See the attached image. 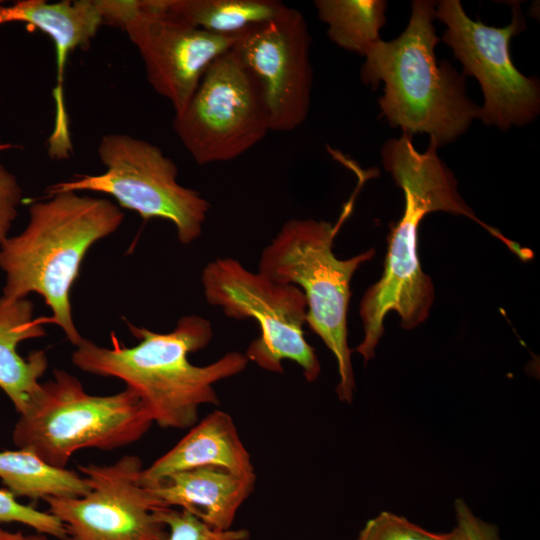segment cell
<instances>
[{"mask_svg": "<svg viewBox=\"0 0 540 540\" xmlns=\"http://www.w3.org/2000/svg\"><path fill=\"white\" fill-rule=\"evenodd\" d=\"M0 479L15 497H82L90 491L85 477L55 468L26 449L0 451Z\"/></svg>", "mask_w": 540, "mask_h": 540, "instance_id": "cell-19", "label": "cell"}, {"mask_svg": "<svg viewBox=\"0 0 540 540\" xmlns=\"http://www.w3.org/2000/svg\"><path fill=\"white\" fill-rule=\"evenodd\" d=\"M435 7L434 1L414 0L405 30L365 53L360 78L373 90L384 83L378 102L390 126L410 136L427 133L443 145L467 131L479 106L468 98L464 76L436 58L441 39L433 24Z\"/></svg>", "mask_w": 540, "mask_h": 540, "instance_id": "cell-4", "label": "cell"}, {"mask_svg": "<svg viewBox=\"0 0 540 540\" xmlns=\"http://www.w3.org/2000/svg\"><path fill=\"white\" fill-rule=\"evenodd\" d=\"M156 10L168 13L196 28L220 36L237 37L266 23L288 6L275 0H145Z\"/></svg>", "mask_w": 540, "mask_h": 540, "instance_id": "cell-18", "label": "cell"}, {"mask_svg": "<svg viewBox=\"0 0 540 540\" xmlns=\"http://www.w3.org/2000/svg\"><path fill=\"white\" fill-rule=\"evenodd\" d=\"M311 43L303 14L288 7L276 18L240 34L232 47L258 84L270 131L291 132L308 116L313 86Z\"/></svg>", "mask_w": 540, "mask_h": 540, "instance_id": "cell-13", "label": "cell"}, {"mask_svg": "<svg viewBox=\"0 0 540 540\" xmlns=\"http://www.w3.org/2000/svg\"><path fill=\"white\" fill-rule=\"evenodd\" d=\"M205 466L238 475H255L250 453L232 416L219 409L193 425L177 444L144 468L139 483L151 487L171 474Z\"/></svg>", "mask_w": 540, "mask_h": 540, "instance_id": "cell-16", "label": "cell"}, {"mask_svg": "<svg viewBox=\"0 0 540 540\" xmlns=\"http://www.w3.org/2000/svg\"><path fill=\"white\" fill-rule=\"evenodd\" d=\"M142 460L124 455L110 465H78L90 491L82 497H46L48 512L65 526V540H167L157 509L140 485Z\"/></svg>", "mask_w": 540, "mask_h": 540, "instance_id": "cell-12", "label": "cell"}, {"mask_svg": "<svg viewBox=\"0 0 540 540\" xmlns=\"http://www.w3.org/2000/svg\"><path fill=\"white\" fill-rule=\"evenodd\" d=\"M207 302L235 319L251 318L260 335L248 346L245 356L260 368L282 373V361L295 362L308 382L321 373L314 348L306 341L307 303L295 285L275 282L262 273L251 272L232 258L215 259L202 272Z\"/></svg>", "mask_w": 540, "mask_h": 540, "instance_id": "cell-8", "label": "cell"}, {"mask_svg": "<svg viewBox=\"0 0 540 540\" xmlns=\"http://www.w3.org/2000/svg\"><path fill=\"white\" fill-rule=\"evenodd\" d=\"M104 23L121 28L137 48L153 90L175 115L183 112L209 66L237 37L220 36L149 7L145 0H99Z\"/></svg>", "mask_w": 540, "mask_h": 540, "instance_id": "cell-11", "label": "cell"}, {"mask_svg": "<svg viewBox=\"0 0 540 540\" xmlns=\"http://www.w3.org/2000/svg\"><path fill=\"white\" fill-rule=\"evenodd\" d=\"M127 324L139 341L135 346L121 344L114 334L111 348L83 338L72 362L87 373L124 381L162 428L195 425L202 405L220 403L214 385L241 373L249 362L245 354L232 351L204 366L192 364L188 355L206 347L213 336L211 323L201 316L181 317L168 333Z\"/></svg>", "mask_w": 540, "mask_h": 540, "instance_id": "cell-2", "label": "cell"}, {"mask_svg": "<svg viewBox=\"0 0 540 540\" xmlns=\"http://www.w3.org/2000/svg\"><path fill=\"white\" fill-rule=\"evenodd\" d=\"M44 317H33V303L0 297V388L20 414L42 392L39 379L48 367L44 350L32 351L27 357L17 352V346L28 339L46 334Z\"/></svg>", "mask_w": 540, "mask_h": 540, "instance_id": "cell-17", "label": "cell"}, {"mask_svg": "<svg viewBox=\"0 0 540 540\" xmlns=\"http://www.w3.org/2000/svg\"><path fill=\"white\" fill-rule=\"evenodd\" d=\"M512 19L507 26L493 27L468 17L459 0H441L435 17L446 25L442 40L463 65L462 75L479 82L484 104L477 119L503 131L532 122L540 111V85L514 65L510 40L526 28L518 2L510 4Z\"/></svg>", "mask_w": 540, "mask_h": 540, "instance_id": "cell-10", "label": "cell"}, {"mask_svg": "<svg viewBox=\"0 0 540 540\" xmlns=\"http://www.w3.org/2000/svg\"><path fill=\"white\" fill-rule=\"evenodd\" d=\"M157 514L168 529L167 540H248L250 536L246 529L214 530L181 509L160 507Z\"/></svg>", "mask_w": 540, "mask_h": 540, "instance_id": "cell-22", "label": "cell"}, {"mask_svg": "<svg viewBox=\"0 0 540 540\" xmlns=\"http://www.w3.org/2000/svg\"><path fill=\"white\" fill-rule=\"evenodd\" d=\"M454 514L451 533L455 540H502L498 527L478 517L465 500H455Z\"/></svg>", "mask_w": 540, "mask_h": 540, "instance_id": "cell-24", "label": "cell"}, {"mask_svg": "<svg viewBox=\"0 0 540 540\" xmlns=\"http://www.w3.org/2000/svg\"><path fill=\"white\" fill-rule=\"evenodd\" d=\"M172 126L199 165L233 160L270 131L258 84L232 48L209 66Z\"/></svg>", "mask_w": 540, "mask_h": 540, "instance_id": "cell-9", "label": "cell"}, {"mask_svg": "<svg viewBox=\"0 0 540 540\" xmlns=\"http://www.w3.org/2000/svg\"><path fill=\"white\" fill-rule=\"evenodd\" d=\"M318 18L337 46L362 56L380 38L386 23L387 2L383 0H316Z\"/></svg>", "mask_w": 540, "mask_h": 540, "instance_id": "cell-20", "label": "cell"}, {"mask_svg": "<svg viewBox=\"0 0 540 540\" xmlns=\"http://www.w3.org/2000/svg\"><path fill=\"white\" fill-rule=\"evenodd\" d=\"M124 214L106 198L62 192L35 202L29 222L0 244V269L6 275L3 297L15 301L39 294L54 323L75 346L83 337L72 319L70 292L88 249L115 232Z\"/></svg>", "mask_w": 540, "mask_h": 540, "instance_id": "cell-3", "label": "cell"}, {"mask_svg": "<svg viewBox=\"0 0 540 540\" xmlns=\"http://www.w3.org/2000/svg\"><path fill=\"white\" fill-rule=\"evenodd\" d=\"M357 540H455L451 531L435 533L411 522L407 518L382 511L366 521Z\"/></svg>", "mask_w": 540, "mask_h": 540, "instance_id": "cell-21", "label": "cell"}, {"mask_svg": "<svg viewBox=\"0 0 540 540\" xmlns=\"http://www.w3.org/2000/svg\"><path fill=\"white\" fill-rule=\"evenodd\" d=\"M153 421L142 400L129 387L106 396L88 394L80 380L55 369L54 378L20 414L12 440L46 464L66 468L80 449H118L140 440Z\"/></svg>", "mask_w": 540, "mask_h": 540, "instance_id": "cell-6", "label": "cell"}, {"mask_svg": "<svg viewBox=\"0 0 540 540\" xmlns=\"http://www.w3.org/2000/svg\"><path fill=\"white\" fill-rule=\"evenodd\" d=\"M14 146L0 142V151ZM22 189L14 174L0 164V244L8 238V232L18 213Z\"/></svg>", "mask_w": 540, "mask_h": 540, "instance_id": "cell-25", "label": "cell"}, {"mask_svg": "<svg viewBox=\"0 0 540 540\" xmlns=\"http://www.w3.org/2000/svg\"><path fill=\"white\" fill-rule=\"evenodd\" d=\"M364 182L358 180L357 189L336 224L315 219L286 221L261 252L258 270L275 282L295 285L303 292L307 303L306 323L335 357L339 374L336 392L345 403L353 401L355 392L347 339L350 282L356 270L372 259L375 250L339 259L333 253V242Z\"/></svg>", "mask_w": 540, "mask_h": 540, "instance_id": "cell-5", "label": "cell"}, {"mask_svg": "<svg viewBox=\"0 0 540 540\" xmlns=\"http://www.w3.org/2000/svg\"><path fill=\"white\" fill-rule=\"evenodd\" d=\"M0 540H49L48 536L42 533L25 534L23 531H9L0 525Z\"/></svg>", "mask_w": 540, "mask_h": 540, "instance_id": "cell-26", "label": "cell"}, {"mask_svg": "<svg viewBox=\"0 0 540 540\" xmlns=\"http://www.w3.org/2000/svg\"><path fill=\"white\" fill-rule=\"evenodd\" d=\"M24 22L48 35L56 50V86L53 89L55 117L48 139L53 159H67L72 153L69 118L64 103L63 82L67 60L77 48H85L104 25L99 0L60 1L21 0L0 4V25Z\"/></svg>", "mask_w": 540, "mask_h": 540, "instance_id": "cell-14", "label": "cell"}, {"mask_svg": "<svg viewBox=\"0 0 540 540\" xmlns=\"http://www.w3.org/2000/svg\"><path fill=\"white\" fill-rule=\"evenodd\" d=\"M438 143L430 138L425 152L416 150L412 136L402 133L387 140L381 150L382 163L404 193V212L391 225L388 250L381 278L370 286L360 302L364 336L355 351L367 363L375 357L384 334L386 315L394 311L400 325L414 329L429 316L434 285L418 258V230L427 214L445 212L465 216L494 235L496 229L479 220L457 189L452 171L437 154Z\"/></svg>", "mask_w": 540, "mask_h": 540, "instance_id": "cell-1", "label": "cell"}, {"mask_svg": "<svg viewBox=\"0 0 540 540\" xmlns=\"http://www.w3.org/2000/svg\"><path fill=\"white\" fill-rule=\"evenodd\" d=\"M12 522L27 525L38 533L58 540L66 539L65 526L57 517L32 505L21 504L8 489H0V523Z\"/></svg>", "mask_w": 540, "mask_h": 540, "instance_id": "cell-23", "label": "cell"}, {"mask_svg": "<svg viewBox=\"0 0 540 540\" xmlns=\"http://www.w3.org/2000/svg\"><path fill=\"white\" fill-rule=\"evenodd\" d=\"M97 152L106 167L102 174L75 175L54 183L46 189L47 197L84 190L110 195L145 220L162 218L173 223L183 244L200 237L210 203L198 191L178 183L176 163L158 146L109 133L101 137Z\"/></svg>", "mask_w": 540, "mask_h": 540, "instance_id": "cell-7", "label": "cell"}, {"mask_svg": "<svg viewBox=\"0 0 540 540\" xmlns=\"http://www.w3.org/2000/svg\"><path fill=\"white\" fill-rule=\"evenodd\" d=\"M255 475L205 466L167 476L145 487L163 507H179L217 531L232 529L238 510L255 489Z\"/></svg>", "mask_w": 540, "mask_h": 540, "instance_id": "cell-15", "label": "cell"}]
</instances>
